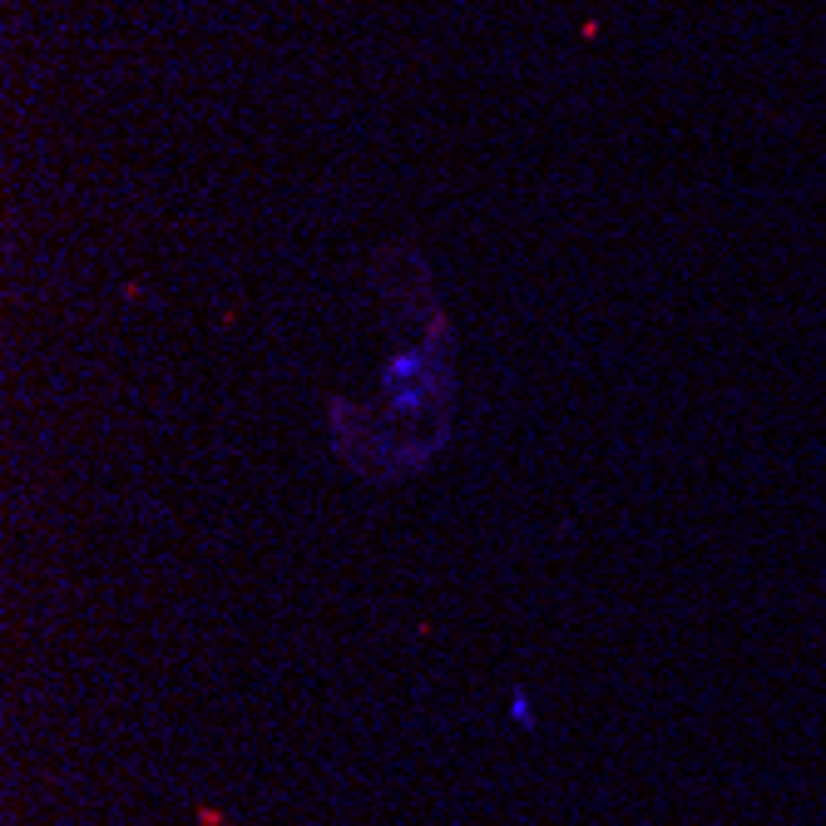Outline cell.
Listing matches in <instances>:
<instances>
[{
    "label": "cell",
    "mask_w": 826,
    "mask_h": 826,
    "mask_svg": "<svg viewBox=\"0 0 826 826\" xmlns=\"http://www.w3.org/2000/svg\"><path fill=\"white\" fill-rule=\"evenodd\" d=\"M430 391H436V372H430V362H426V347L397 352L387 362V372H381V397H387V406L401 411V416H421Z\"/></svg>",
    "instance_id": "6da1fadb"
}]
</instances>
